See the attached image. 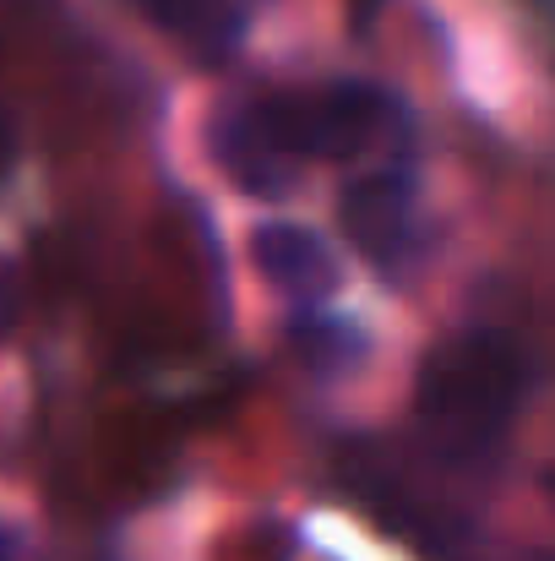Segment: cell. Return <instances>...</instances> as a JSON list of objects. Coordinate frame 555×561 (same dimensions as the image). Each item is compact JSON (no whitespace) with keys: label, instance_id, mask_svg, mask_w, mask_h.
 Returning <instances> with one entry per match:
<instances>
[{"label":"cell","instance_id":"cell-2","mask_svg":"<svg viewBox=\"0 0 555 561\" xmlns=\"http://www.w3.org/2000/svg\"><path fill=\"white\" fill-rule=\"evenodd\" d=\"M267 142L300 164V159H355L392 148L408 121L403 104L386 88L370 82H327V88H289V93H256L251 99Z\"/></svg>","mask_w":555,"mask_h":561},{"label":"cell","instance_id":"cell-8","mask_svg":"<svg viewBox=\"0 0 555 561\" xmlns=\"http://www.w3.org/2000/svg\"><path fill=\"white\" fill-rule=\"evenodd\" d=\"M16 311H22V273H16V262H11V256H0V344L11 339Z\"/></svg>","mask_w":555,"mask_h":561},{"label":"cell","instance_id":"cell-4","mask_svg":"<svg viewBox=\"0 0 555 561\" xmlns=\"http://www.w3.org/2000/svg\"><path fill=\"white\" fill-rule=\"evenodd\" d=\"M207 153H212V164L245 191V196H284V191L294 186V164L267 142V131H262L251 99H240V104H229V110L212 115V126H207Z\"/></svg>","mask_w":555,"mask_h":561},{"label":"cell","instance_id":"cell-3","mask_svg":"<svg viewBox=\"0 0 555 561\" xmlns=\"http://www.w3.org/2000/svg\"><path fill=\"white\" fill-rule=\"evenodd\" d=\"M349 245L366 256L375 273L403 278L419 262V224H414V181L397 170H375L344 191L338 202Z\"/></svg>","mask_w":555,"mask_h":561},{"label":"cell","instance_id":"cell-5","mask_svg":"<svg viewBox=\"0 0 555 561\" xmlns=\"http://www.w3.org/2000/svg\"><path fill=\"white\" fill-rule=\"evenodd\" d=\"M251 262L273 289H284L294 300H322L338 289L333 251L322 245V234H311L300 224H262L251 234Z\"/></svg>","mask_w":555,"mask_h":561},{"label":"cell","instance_id":"cell-9","mask_svg":"<svg viewBox=\"0 0 555 561\" xmlns=\"http://www.w3.org/2000/svg\"><path fill=\"white\" fill-rule=\"evenodd\" d=\"M349 5H355V22L366 27V22L375 16V11H381V5H386V0H349Z\"/></svg>","mask_w":555,"mask_h":561},{"label":"cell","instance_id":"cell-10","mask_svg":"<svg viewBox=\"0 0 555 561\" xmlns=\"http://www.w3.org/2000/svg\"><path fill=\"white\" fill-rule=\"evenodd\" d=\"M11 170V126H5V115H0V175Z\"/></svg>","mask_w":555,"mask_h":561},{"label":"cell","instance_id":"cell-1","mask_svg":"<svg viewBox=\"0 0 555 561\" xmlns=\"http://www.w3.org/2000/svg\"><path fill=\"white\" fill-rule=\"evenodd\" d=\"M534 387V360L507 333H452L441 339L414 381V414L436 453L485 458L507 442L523 398Z\"/></svg>","mask_w":555,"mask_h":561},{"label":"cell","instance_id":"cell-7","mask_svg":"<svg viewBox=\"0 0 555 561\" xmlns=\"http://www.w3.org/2000/svg\"><path fill=\"white\" fill-rule=\"evenodd\" d=\"M289 344L316 371H344L360 355V333L355 328H338V322H294L289 328Z\"/></svg>","mask_w":555,"mask_h":561},{"label":"cell","instance_id":"cell-6","mask_svg":"<svg viewBox=\"0 0 555 561\" xmlns=\"http://www.w3.org/2000/svg\"><path fill=\"white\" fill-rule=\"evenodd\" d=\"M137 5L153 27L181 38L201 60L229 55V44L240 38V22H245V0H137Z\"/></svg>","mask_w":555,"mask_h":561}]
</instances>
